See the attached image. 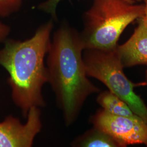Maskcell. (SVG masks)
I'll use <instances>...</instances> for the list:
<instances>
[{
  "mask_svg": "<svg viewBox=\"0 0 147 147\" xmlns=\"http://www.w3.org/2000/svg\"><path fill=\"white\" fill-rule=\"evenodd\" d=\"M83 59L88 76L99 80L113 94L125 102L134 113L147 123V107L134 88L147 83L134 84L126 78L117 51L86 49Z\"/></svg>",
  "mask_w": 147,
  "mask_h": 147,
  "instance_id": "4",
  "label": "cell"
},
{
  "mask_svg": "<svg viewBox=\"0 0 147 147\" xmlns=\"http://www.w3.org/2000/svg\"><path fill=\"white\" fill-rule=\"evenodd\" d=\"M53 20L47 22L34 34L24 41L6 40L0 50V65L9 75L12 98L26 118L33 107L46 105L42 94L44 84L48 82L45 57L51 44Z\"/></svg>",
  "mask_w": 147,
  "mask_h": 147,
  "instance_id": "2",
  "label": "cell"
},
{
  "mask_svg": "<svg viewBox=\"0 0 147 147\" xmlns=\"http://www.w3.org/2000/svg\"><path fill=\"white\" fill-rule=\"evenodd\" d=\"M145 5L125 0H94L84 12L81 33L84 49H116L121 33L134 21L142 18Z\"/></svg>",
  "mask_w": 147,
  "mask_h": 147,
  "instance_id": "3",
  "label": "cell"
},
{
  "mask_svg": "<svg viewBox=\"0 0 147 147\" xmlns=\"http://www.w3.org/2000/svg\"><path fill=\"white\" fill-rule=\"evenodd\" d=\"M73 147H121V144L113 137L93 126V128L74 140Z\"/></svg>",
  "mask_w": 147,
  "mask_h": 147,
  "instance_id": "8",
  "label": "cell"
},
{
  "mask_svg": "<svg viewBox=\"0 0 147 147\" xmlns=\"http://www.w3.org/2000/svg\"><path fill=\"white\" fill-rule=\"evenodd\" d=\"M23 0H0V16L7 17L20 9Z\"/></svg>",
  "mask_w": 147,
  "mask_h": 147,
  "instance_id": "10",
  "label": "cell"
},
{
  "mask_svg": "<svg viewBox=\"0 0 147 147\" xmlns=\"http://www.w3.org/2000/svg\"><path fill=\"white\" fill-rule=\"evenodd\" d=\"M40 109L33 107L27 116L26 123L9 116L0 123V147H31L42 128Z\"/></svg>",
  "mask_w": 147,
  "mask_h": 147,
  "instance_id": "6",
  "label": "cell"
},
{
  "mask_svg": "<svg viewBox=\"0 0 147 147\" xmlns=\"http://www.w3.org/2000/svg\"><path fill=\"white\" fill-rule=\"evenodd\" d=\"M11 32V28L8 25L0 22V42L5 41Z\"/></svg>",
  "mask_w": 147,
  "mask_h": 147,
  "instance_id": "12",
  "label": "cell"
},
{
  "mask_svg": "<svg viewBox=\"0 0 147 147\" xmlns=\"http://www.w3.org/2000/svg\"><path fill=\"white\" fill-rule=\"evenodd\" d=\"M90 121L93 126L113 137L121 147L136 144L147 146V123L138 116H116L102 109L92 117Z\"/></svg>",
  "mask_w": 147,
  "mask_h": 147,
  "instance_id": "5",
  "label": "cell"
},
{
  "mask_svg": "<svg viewBox=\"0 0 147 147\" xmlns=\"http://www.w3.org/2000/svg\"><path fill=\"white\" fill-rule=\"evenodd\" d=\"M146 81H147V71H146Z\"/></svg>",
  "mask_w": 147,
  "mask_h": 147,
  "instance_id": "15",
  "label": "cell"
},
{
  "mask_svg": "<svg viewBox=\"0 0 147 147\" xmlns=\"http://www.w3.org/2000/svg\"><path fill=\"white\" fill-rule=\"evenodd\" d=\"M61 0H47L40 3L38 8L47 13L51 14L53 18L57 19L56 8ZM70 1V0H69Z\"/></svg>",
  "mask_w": 147,
  "mask_h": 147,
  "instance_id": "11",
  "label": "cell"
},
{
  "mask_svg": "<svg viewBox=\"0 0 147 147\" xmlns=\"http://www.w3.org/2000/svg\"><path fill=\"white\" fill-rule=\"evenodd\" d=\"M137 20L138 25L131 37L117 47L123 68L147 65V26L142 18Z\"/></svg>",
  "mask_w": 147,
  "mask_h": 147,
  "instance_id": "7",
  "label": "cell"
},
{
  "mask_svg": "<svg viewBox=\"0 0 147 147\" xmlns=\"http://www.w3.org/2000/svg\"><path fill=\"white\" fill-rule=\"evenodd\" d=\"M84 50L81 33L64 22L54 33L47 53V83L55 93L67 126L78 118L89 95L100 92L87 78Z\"/></svg>",
  "mask_w": 147,
  "mask_h": 147,
  "instance_id": "1",
  "label": "cell"
},
{
  "mask_svg": "<svg viewBox=\"0 0 147 147\" xmlns=\"http://www.w3.org/2000/svg\"><path fill=\"white\" fill-rule=\"evenodd\" d=\"M144 1V5H145V14L144 16L142 18L143 21L147 26V0H142Z\"/></svg>",
  "mask_w": 147,
  "mask_h": 147,
  "instance_id": "13",
  "label": "cell"
},
{
  "mask_svg": "<svg viewBox=\"0 0 147 147\" xmlns=\"http://www.w3.org/2000/svg\"><path fill=\"white\" fill-rule=\"evenodd\" d=\"M126 1H127L129 2H131V3H135L136 2H140L142 0H125Z\"/></svg>",
  "mask_w": 147,
  "mask_h": 147,
  "instance_id": "14",
  "label": "cell"
},
{
  "mask_svg": "<svg viewBox=\"0 0 147 147\" xmlns=\"http://www.w3.org/2000/svg\"><path fill=\"white\" fill-rule=\"evenodd\" d=\"M97 102L104 110L112 115L125 117L137 116L125 102L110 90L100 93L97 98Z\"/></svg>",
  "mask_w": 147,
  "mask_h": 147,
  "instance_id": "9",
  "label": "cell"
}]
</instances>
